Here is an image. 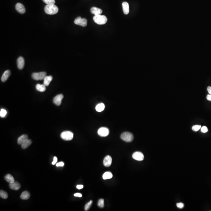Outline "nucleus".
Wrapping results in <instances>:
<instances>
[{
  "label": "nucleus",
  "instance_id": "f257e3e1",
  "mask_svg": "<svg viewBox=\"0 0 211 211\" xmlns=\"http://www.w3.org/2000/svg\"><path fill=\"white\" fill-rule=\"evenodd\" d=\"M44 10L46 13L48 15H54L58 12V8L54 4L47 5L45 6Z\"/></svg>",
  "mask_w": 211,
  "mask_h": 211
},
{
  "label": "nucleus",
  "instance_id": "f03ea898",
  "mask_svg": "<svg viewBox=\"0 0 211 211\" xmlns=\"http://www.w3.org/2000/svg\"><path fill=\"white\" fill-rule=\"evenodd\" d=\"M94 22L99 25H104L107 22V18L104 15H99L95 16L93 18Z\"/></svg>",
  "mask_w": 211,
  "mask_h": 211
},
{
  "label": "nucleus",
  "instance_id": "7ed1b4c3",
  "mask_svg": "<svg viewBox=\"0 0 211 211\" xmlns=\"http://www.w3.org/2000/svg\"><path fill=\"white\" fill-rule=\"evenodd\" d=\"M46 73L45 72H40L33 73L32 74V78L34 80L36 81L42 80L46 76Z\"/></svg>",
  "mask_w": 211,
  "mask_h": 211
},
{
  "label": "nucleus",
  "instance_id": "20e7f679",
  "mask_svg": "<svg viewBox=\"0 0 211 211\" xmlns=\"http://www.w3.org/2000/svg\"><path fill=\"white\" fill-rule=\"evenodd\" d=\"M121 138L122 140L127 142H132L134 139L132 134L129 132L124 133L121 135Z\"/></svg>",
  "mask_w": 211,
  "mask_h": 211
},
{
  "label": "nucleus",
  "instance_id": "39448f33",
  "mask_svg": "<svg viewBox=\"0 0 211 211\" xmlns=\"http://www.w3.org/2000/svg\"><path fill=\"white\" fill-rule=\"evenodd\" d=\"M73 137L74 134L71 131H64L61 134V137L65 140H71L72 139Z\"/></svg>",
  "mask_w": 211,
  "mask_h": 211
},
{
  "label": "nucleus",
  "instance_id": "423d86ee",
  "mask_svg": "<svg viewBox=\"0 0 211 211\" xmlns=\"http://www.w3.org/2000/svg\"><path fill=\"white\" fill-rule=\"evenodd\" d=\"M74 23L81 26L86 27L87 25V20L85 18H82L81 17H78L75 20Z\"/></svg>",
  "mask_w": 211,
  "mask_h": 211
},
{
  "label": "nucleus",
  "instance_id": "0eeeda50",
  "mask_svg": "<svg viewBox=\"0 0 211 211\" xmlns=\"http://www.w3.org/2000/svg\"><path fill=\"white\" fill-rule=\"evenodd\" d=\"M109 130L108 128L102 127L99 129L98 130V134L101 137H107L109 134Z\"/></svg>",
  "mask_w": 211,
  "mask_h": 211
},
{
  "label": "nucleus",
  "instance_id": "6e6552de",
  "mask_svg": "<svg viewBox=\"0 0 211 211\" xmlns=\"http://www.w3.org/2000/svg\"><path fill=\"white\" fill-rule=\"evenodd\" d=\"M132 157L134 159L137 161H141L144 159V155L140 152H136L133 154Z\"/></svg>",
  "mask_w": 211,
  "mask_h": 211
},
{
  "label": "nucleus",
  "instance_id": "1a4fd4ad",
  "mask_svg": "<svg viewBox=\"0 0 211 211\" xmlns=\"http://www.w3.org/2000/svg\"><path fill=\"white\" fill-rule=\"evenodd\" d=\"M63 95L59 94L56 96V97H54L53 102V103L56 104V106H59L61 104V101L63 99Z\"/></svg>",
  "mask_w": 211,
  "mask_h": 211
},
{
  "label": "nucleus",
  "instance_id": "9d476101",
  "mask_svg": "<svg viewBox=\"0 0 211 211\" xmlns=\"http://www.w3.org/2000/svg\"><path fill=\"white\" fill-rule=\"evenodd\" d=\"M112 158L110 156H107L105 157L103 160V164L104 166L106 167H109L112 163Z\"/></svg>",
  "mask_w": 211,
  "mask_h": 211
},
{
  "label": "nucleus",
  "instance_id": "9b49d317",
  "mask_svg": "<svg viewBox=\"0 0 211 211\" xmlns=\"http://www.w3.org/2000/svg\"><path fill=\"white\" fill-rule=\"evenodd\" d=\"M17 67L19 69H22L23 68L25 64L24 59L23 57L20 56L18 58L17 60Z\"/></svg>",
  "mask_w": 211,
  "mask_h": 211
},
{
  "label": "nucleus",
  "instance_id": "f8f14e48",
  "mask_svg": "<svg viewBox=\"0 0 211 211\" xmlns=\"http://www.w3.org/2000/svg\"><path fill=\"white\" fill-rule=\"evenodd\" d=\"M16 10L21 14H24L25 13V9L24 6L20 3H18L16 4L15 6Z\"/></svg>",
  "mask_w": 211,
  "mask_h": 211
},
{
  "label": "nucleus",
  "instance_id": "ddd939ff",
  "mask_svg": "<svg viewBox=\"0 0 211 211\" xmlns=\"http://www.w3.org/2000/svg\"><path fill=\"white\" fill-rule=\"evenodd\" d=\"M90 12L91 13L95 15V16L101 15L102 13V11L101 9L96 7H91Z\"/></svg>",
  "mask_w": 211,
  "mask_h": 211
},
{
  "label": "nucleus",
  "instance_id": "4468645a",
  "mask_svg": "<svg viewBox=\"0 0 211 211\" xmlns=\"http://www.w3.org/2000/svg\"><path fill=\"white\" fill-rule=\"evenodd\" d=\"M9 187L12 190H17L20 188V185L18 182H14L13 183H10Z\"/></svg>",
  "mask_w": 211,
  "mask_h": 211
},
{
  "label": "nucleus",
  "instance_id": "2eb2a0df",
  "mask_svg": "<svg viewBox=\"0 0 211 211\" xmlns=\"http://www.w3.org/2000/svg\"><path fill=\"white\" fill-rule=\"evenodd\" d=\"M28 139V136L26 134H23L19 137L17 140V143L18 145H22L25 141Z\"/></svg>",
  "mask_w": 211,
  "mask_h": 211
},
{
  "label": "nucleus",
  "instance_id": "dca6fc26",
  "mask_svg": "<svg viewBox=\"0 0 211 211\" xmlns=\"http://www.w3.org/2000/svg\"><path fill=\"white\" fill-rule=\"evenodd\" d=\"M123 12L125 15H127L129 12V4L126 2H124L122 4Z\"/></svg>",
  "mask_w": 211,
  "mask_h": 211
},
{
  "label": "nucleus",
  "instance_id": "f3484780",
  "mask_svg": "<svg viewBox=\"0 0 211 211\" xmlns=\"http://www.w3.org/2000/svg\"><path fill=\"white\" fill-rule=\"evenodd\" d=\"M11 74V72L9 70H7L4 72L2 76L1 77V80L2 82H5L7 81Z\"/></svg>",
  "mask_w": 211,
  "mask_h": 211
},
{
  "label": "nucleus",
  "instance_id": "a211bd4d",
  "mask_svg": "<svg viewBox=\"0 0 211 211\" xmlns=\"http://www.w3.org/2000/svg\"><path fill=\"white\" fill-rule=\"evenodd\" d=\"M52 79H53V77L52 76H46L43 79L44 80L43 84L45 86H48Z\"/></svg>",
  "mask_w": 211,
  "mask_h": 211
},
{
  "label": "nucleus",
  "instance_id": "6ab92c4d",
  "mask_svg": "<svg viewBox=\"0 0 211 211\" xmlns=\"http://www.w3.org/2000/svg\"><path fill=\"white\" fill-rule=\"evenodd\" d=\"M30 193L27 191H24L22 192L20 195V198L22 199L23 200L28 199H29L30 198Z\"/></svg>",
  "mask_w": 211,
  "mask_h": 211
},
{
  "label": "nucleus",
  "instance_id": "aec40b11",
  "mask_svg": "<svg viewBox=\"0 0 211 211\" xmlns=\"http://www.w3.org/2000/svg\"><path fill=\"white\" fill-rule=\"evenodd\" d=\"M36 90L40 92H43L45 91L46 90V86L44 84H38L36 85Z\"/></svg>",
  "mask_w": 211,
  "mask_h": 211
},
{
  "label": "nucleus",
  "instance_id": "412c9836",
  "mask_svg": "<svg viewBox=\"0 0 211 211\" xmlns=\"http://www.w3.org/2000/svg\"><path fill=\"white\" fill-rule=\"evenodd\" d=\"M5 180L8 183H12L15 182V179L12 175L10 174H7L4 177Z\"/></svg>",
  "mask_w": 211,
  "mask_h": 211
},
{
  "label": "nucleus",
  "instance_id": "4be33fe9",
  "mask_svg": "<svg viewBox=\"0 0 211 211\" xmlns=\"http://www.w3.org/2000/svg\"><path fill=\"white\" fill-rule=\"evenodd\" d=\"M31 144V140L28 139L21 145V147L23 149H25L28 147L29 146H30Z\"/></svg>",
  "mask_w": 211,
  "mask_h": 211
},
{
  "label": "nucleus",
  "instance_id": "5701e85b",
  "mask_svg": "<svg viewBox=\"0 0 211 211\" xmlns=\"http://www.w3.org/2000/svg\"><path fill=\"white\" fill-rule=\"evenodd\" d=\"M105 108V105L103 103H100L96 106V110L98 112H101L104 110Z\"/></svg>",
  "mask_w": 211,
  "mask_h": 211
},
{
  "label": "nucleus",
  "instance_id": "b1692460",
  "mask_svg": "<svg viewBox=\"0 0 211 211\" xmlns=\"http://www.w3.org/2000/svg\"><path fill=\"white\" fill-rule=\"evenodd\" d=\"M113 174L110 172H106L103 174L102 178L104 180L110 179L112 178Z\"/></svg>",
  "mask_w": 211,
  "mask_h": 211
},
{
  "label": "nucleus",
  "instance_id": "393cba45",
  "mask_svg": "<svg viewBox=\"0 0 211 211\" xmlns=\"http://www.w3.org/2000/svg\"><path fill=\"white\" fill-rule=\"evenodd\" d=\"M0 196L2 198L6 199L8 198V194L5 191L1 190L0 191Z\"/></svg>",
  "mask_w": 211,
  "mask_h": 211
},
{
  "label": "nucleus",
  "instance_id": "a878e982",
  "mask_svg": "<svg viewBox=\"0 0 211 211\" xmlns=\"http://www.w3.org/2000/svg\"><path fill=\"white\" fill-rule=\"evenodd\" d=\"M92 203V201H91V200L88 203H87V204L85 205V207H84V210L86 211H88L90 208Z\"/></svg>",
  "mask_w": 211,
  "mask_h": 211
},
{
  "label": "nucleus",
  "instance_id": "bb28decb",
  "mask_svg": "<svg viewBox=\"0 0 211 211\" xmlns=\"http://www.w3.org/2000/svg\"><path fill=\"white\" fill-rule=\"evenodd\" d=\"M97 205L99 207L103 208L104 207V200L102 199H100L98 202Z\"/></svg>",
  "mask_w": 211,
  "mask_h": 211
},
{
  "label": "nucleus",
  "instance_id": "cd10ccee",
  "mask_svg": "<svg viewBox=\"0 0 211 211\" xmlns=\"http://www.w3.org/2000/svg\"><path fill=\"white\" fill-rule=\"evenodd\" d=\"M43 2L46 4L47 5H51V4H54L55 3V0H43Z\"/></svg>",
  "mask_w": 211,
  "mask_h": 211
},
{
  "label": "nucleus",
  "instance_id": "c85d7f7f",
  "mask_svg": "<svg viewBox=\"0 0 211 211\" xmlns=\"http://www.w3.org/2000/svg\"><path fill=\"white\" fill-rule=\"evenodd\" d=\"M7 114V111L5 109H2L0 111V116L2 117H4Z\"/></svg>",
  "mask_w": 211,
  "mask_h": 211
},
{
  "label": "nucleus",
  "instance_id": "c756f323",
  "mask_svg": "<svg viewBox=\"0 0 211 211\" xmlns=\"http://www.w3.org/2000/svg\"><path fill=\"white\" fill-rule=\"evenodd\" d=\"M201 128V126L200 125H195L192 127V129L193 131H198Z\"/></svg>",
  "mask_w": 211,
  "mask_h": 211
},
{
  "label": "nucleus",
  "instance_id": "7c9ffc66",
  "mask_svg": "<svg viewBox=\"0 0 211 211\" xmlns=\"http://www.w3.org/2000/svg\"><path fill=\"white\" fill-rule=\"evenodd\" d=\"M201 131L203 133H206L208 131V128L206 126H203V127L201 128Z\"/></svg>",
  "mask_w": 211,
  "mask_h": 211
},
{
  "label": "nucleus",
  "instance_id": "2f4dec72",
  "mask_svg": "<svg viewBox=\"0 0 211 211\" xmlns=\"http://www.w3.org/2000/svg\"><path fill=\"white\" fill-rule=\"evenodd\" d=\"M176 206L179 208L182 209L184 207V205L183 203H177Z\"/></svg>",
  "mask_w": 211,
  "mask_h": 211
},
{
  "label": "nucleus",
  "instance_id": "473e14b6",
  "mask_svg": "<svg viewBox=\"0 0 211 211\" xmlns=\"http://www.w3.org/2000/svg\"><path fill=\"white\" fill-rule=\"evenodd\" d=\"M64 165V163H63V162H59V163H57L56 165V166H57V167H63Z\"/></svg>",
  "mask_w": 211,
  "mask_h": 211
},
{
  "label": "nucleus",
  "instance_id": "72a5a7b5",
  "mask_svg": "<svg viewBox=\"0 0 211 211\" xmlns=\"http://www.w3.org/2000/svg\"><path fill=\"white\" fill-rule=\"evenodd\" d=\"M57 160H58V159H57V157H54V160H53V161L52 163L53 165H55V164H56V163L57 162Z\"/></svg>",
  "mask_w": 211,
  "mask_h": 211
},
{
  "label": "nucleus",
  "instance_id": "f704fd0d",
  "mask_svg": "<svg viewBox=\"0 0 211 211\" xmlns=\"http://www.w3.org/2000/svg\"><path fill=\"white\" fill-rule=\"evenodd\" d=\"M74 196L75 197H77L81 198L82 197V195L81 193H75L74 194Z\"/></svg>",
  "mask_w": 211,
  "mask_h": 211
},
{
  "label": "nucleus",
  "instance_id": "c9c22d12",
  "mask_svg": "<svg viewBox=\"0 0 211 211\" xmlns=\"http://www.w3.org/2000/svg\"><path fill=\"white\" fill-rule=\"evenodd\" d=\"M83 187H84L83 185H78L77 187H76L77 188H78V189H79V190H80V189H82V188H83Z\"/></svg>",
  "mask_w": 211,
  "mask_h": 211
},
{
  "label": "nucleus",
  "instance_id": "e433bc0d",
  "mask_svg": "<svg viewBox=\"0 0 211 211\" xmlns=\"http://www.w3.org/2000/svg\"><path fill=\"white\" fill-rule=\"evenodd\" d=\"M207 90L210 94L211 95V86H208L207 88Z\"/></svg>",
  "mask_w": 211,
  "mask_h": 211
},
{
  "label": "nucleus",
  "instance_id": "4c0bfd02",
  "mask_svg": "<svg viewBox=\"0 0 211 211\" xmlns=\"http://www.w3.org/2000/svg\"><path fill=\"white\" fill-rule=\"evenodd\" d=\"M208 101H211V95H208L206 97Z\"/></svg>",
  "mask_w": 211,
  "mask_h": 211
}]
</instances>
